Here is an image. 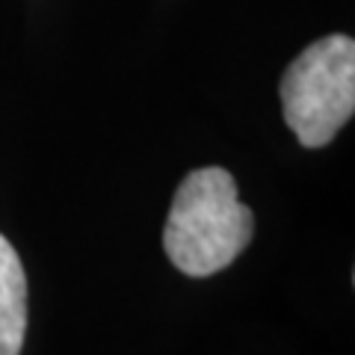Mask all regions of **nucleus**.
<instances>
[{
  "label": "nucleus",
  "mask_w": 355,
  "mask_h": 355,
  "mask_svg": "<svg viewBox=\"0 0 355 355\" xmlns=\"http://www.w3.org/2000/svg\"><path fill=\"white\" fill-rule=\"evenodd\" d=\"M254 231L252 210L237 198L231 172L196 169L175 190L163 228V249L181 272L205 279L237 258Z\"/></svg>",
  "instance_id": "1"
},
{
  "label": "nucleus",
  "mask_w": 355,
  "mask_h": 355,
  "mask_svg": "<svg viewBox=\"0 0 355 355\" xmlns=\"http://www.w3.org/2000/svg\"><path fill=\"white\" fill-rule=\"evenodd\" d=\"M282 110L305 148H323L355 113V42L326 36L299 53L282 77Z\"/></svg>",
  "instance_id": "2"
},
{
  "label": "nucleus",
  "mask_w": 355,
  "mask_h": 355,
  "mask_svg": "<svg viewBox=\"0 0 355 355\" xmlns=\"http://www.w3.org/2000/svg\"><path fill=\"white\" fill-rule=\"evenodd\" d=\"M27 335V275L18 252L0 234V355H21Z\"/></svg>",
  "instance_id": "3"
}]
</instances>
